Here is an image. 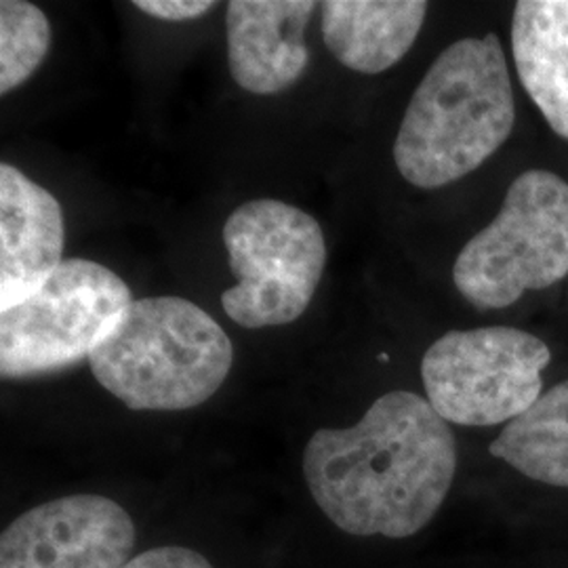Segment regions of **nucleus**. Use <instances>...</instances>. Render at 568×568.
I'll return each mask as SVG.
<instances>
[{
  "label": "nucleus",
  "mask_w": 568,
  "mask_h": 568,
  "mask_svg": "<svg viewBox=\"0 0 568 568\" xmlns=\"http://www.w3.org/2000/svg\"><path fill=\"white\" fill-rule=\"evenodd\" d=\"M457 471V443L424 396L396 389L356 426L318 429L304 453L312 499L347 535L406 539L434 520Z\"/></svg>",
  "instance_id": "nucleus-1"
},
{
  "label": "nucleus",
  "mask_w": 568,
  "mask_h": 568,
  "mask_svg": "<svg viewBox=\"0 0 568 568\" xmlns=\"http://www.w3.org/2000/svg\"><path fill=\"white\" fill-rule=\"evenodd\" d=\"M516 102L499 39H462L429 65L400 122L394 161L406 182H459L508 142Z\"/></svg>",
  "instance_id": "nucleus-2"
},
{
  "label": "nucleus",
  "mask_w": 568,
  "mask_h": 568,
  "mask_svg": "<svg viewBox=\"0 0 568 568\" xmlns=\"http://www.w3.org/2000/svg\"><path fill=\"white\" fill-rule=\"evenodd\" d=\"M234 347L201 305L145 297L112 326L89 356L103 389L131 410H185L224 386Z\"/></svg>",
  "instance_id": "nucleus-3"
},
{
  "label": "nucleus",
  "mask_w": 568,
  "mask_h": 568,
  "mask_svg": "<svg viewBox=\"0 0 568 568\" xmlns=\"http://www.w3.org/2000/svg\"><path fill=\"white\" fill-rule=\"evenodd\" d=\"M568 274V182L532 169L509 183L495 220L467 241L453 283L467 304L504 310Z\"/></svg>",
  "instance_id": "nucleus-4"
},
{
  "label": "nucleus",
  "mask_w": 568,
  "mask_h": 568,
  "mask_svg": "<svg viewBox=\"0 0 568 568\" xmlns=\"http://www.w3.org/2000/svg\"><path fill=\"white\" fill-rule=\"evenodd\" d=\"M236 284L222 295L224 312L244 328L295 323L312 304L325 274L321 224L276 199L241 204L224 225Z\"/></svg>",
  "instance_id": "nucleus-5"
},
{
  "label": "nucleus",
  "mask_w": 568,
  "mask_h": 568,
  "mask_svg": "<svg viewBox=\"0 0 568 568\" xmlns=\"http://www.w3.org/2000/svg\"><path fill=\"white\" fill-rule=\"evenodd\" d=\"M551 352L514 326L448 331L427 347L422 379L427 403L455 426L490 427L525 415L544 394Z\"/></svg>",
  "instance_id": "nucleus-6"
},
{
  "label": "nucleus",
  "mask_w": 568,
  "mask_h": 568,
  "mask_svg": "<svg viewBox=\"0 0 568 568\" xmlns=\"http://www.w3.org/2000/svg\"><path fill=\"white\" fill-rule=\"evenodd\" d=\"M133 304L110 267L63 260L39 291L0 312V373L23 379L79 365Z\"/></svg>",
  "instance_id": "nucleus-7"
},
{
  "label": "nucleus",
  "mask_w": 568,
  "mask_h": 568,
  "mask_svg": "<svg viewBox=\"0 0 568 568\" xmlns=\"http://www.w3.org/2000/svg\"><path fill=\"white\" fill-rule=\"evenodd\" d=\"M126 509L102 495H70L18 516L0 537V568H122L135 548Z\"/></svg>",
  "instance_id": "nucleus-8"
},
{
  "label": "nucleus",
  "mask_w": 568,
  "mask_h": 568,
  "mask_svg": "<svg viewBox=\"0 0 568 568\" xmlns=\"http://www.w3.org/2000/svg\"><path fill=\"white\" fill-rule=\"evenodd\" d=\"M312 0H232L225 13L227 63L253 95H276L302 79L310 61L305 28Z\"/></svg>",
  "instance_id": "nucleus-9"
},
{
  "label": "nucleus",
  "mask_w": 568,
  "mask_h": 568,
  "mask_svg": "<svg viewBox=\"0 0 568 568\" xmlns=\"http://www.w3.org/2000/svg\"><path fill=\"white\" fill-rule=\"evenodd\" d=\"M63 213L58 199L0 164V312L21 304L63 264Z\"/></svg>",
  "instance_id": "nucleus-10"
},
{
  "label": "nucleus",
  "mask_w": 568,
  "mask_h": 568,
  "mask_svg": "<svg viewBox=\"0 0 568 568\" xmlns=\"http://www.w3.org/2000/svg\"><path fill=\"white\" fill-rule=\"evenodd\" d=\"M321 7L326 49L368 77L405 58L427 16L424 0H326Z\"/></svg>",
  "instance_id": "nucleus-11"
},
{
  "label": "nucleus",
  "mask_w": 568,
  "mask_h": 568,
  "mask_svg": "<svg viewBox=\"0 0 568 568\" xmlns=\"http://www.w3.org/2000/svg\"><path fill=\"white\" fill-rule=\"evenodd\" d=\"M511 53L528 98L568 140V0L516 2Z\"/></svg>",
  "instance_id": "nucleus-12"
},
{
  "label": "nucleus",
  "mask_w": 568,
  "mask_h": 568,
  "mask_svg": "<svg viewBox=\"0 0 568 568\" xmlns=\"http://www.w3.org/2000/svg\"><path fill=\"white\" fill-rule=\"evenodd\" d=\"M488 450L528 480L568 488V379L509 422Z\"/></svg>",
  "instance_id": "nucleus-13"
},
{
  "label": "nucleus",
  "mask_w": 568,
  "mask_h": 568,
  "mask_svg": "<svg viewBox=\"0 0 568 568\" xmlns=\"http://www.w3.org/2000/svg\"><path fill=\"white\" fill-rule=\"evenodd\" d=\"M51 47V23L41 9L26 0L0 2V93L28 81Z\"/></svg>",
  "instance_id": "nucleus-14"
},
{
  "label": "nucleus",
  "mask_w": 568,
  "mask_h": 568,
  "mask_svg": "<svg viewBox=\"0 0 568 568\" xmlns=\"http://www.w3.org/2000/svg\"><path fill=\"white\" fill-rule=\"evenodd\" d=\"M122 568H213L203 554L190 548H154L138 554Z\"/></svg>",
  "instance_id": "nucleus-15"
},
{
  "label": "nucleus",
  "mask_w": 568,
  "mask_h": 568,
  "mask_svg": "<svg viewBox=\"0 0 568 568\" xmlns=\"http://www.w3.org/2000/svg\"><path fill=\"white\" fill-rule=\"evenodd\" d=\"M142 13L164 21H190L203 18L217 2L209 0H138L133 2Z\"/></svg>",
  "instance_id": "nucleus-16"
}]
</instances>
